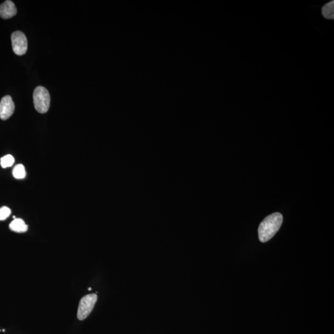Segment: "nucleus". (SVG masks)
<instances>
[{"label":"nucleus","mask_w":334,"mask_h":334,"mask_svg":"<svg viewBox=\"0 0 334 334\" xmlns=\"http://www.w3.org/2000/svg\"><path fill=\"white\" fill-rule=\"evenodd\" d=\"M283 223V216L276 213L266 217L259 225V239L262 243H266L273 238L280 229Z\"/></svg>","instance_id":"f257e3e1"},{"label":"nucleus","mask_w":334,"mask_h":334,"mask_svg":"<svg viewBox=\"0 0 334 334\" xmlns=\"http://www.w3.org/2000/svg\"><path fill=\"white\" fill-rule=\"evenodd\" d=\"M35 109L40 113H46L51 106V96L44 87L38 86L35 89L33 94Z\"/></svg>","instance_id":"f03ea898"},{"label":"nucleus","mask_w":334,"mask_h":334,"mask_svg":"<svg viewBox=\"0 0 334 334\" xmlns=\"http://www.w3.org/2000/svg\"><path fill=\"white\" fill-rule=\"evenodd\" d=\"M97 296L96 294H89L82 298L79 303L77 317L80 321L84 320L93 310L95 305L97 302Z\"/></svg>","instance_id":"7ed1b4c3"},{"label":"nucleus","mask_w":334,"mask_h":334,"mask_svg":"<svg viewBox=\"0 0 334 334\" xmlns=\"http://www.w3.org/2000/svg\"><path fill=\"white\" fill-rule=\"evenodd\" d=\"M12 50L17 56H22L27 51V40L26 35L21 31H15L11 35Z\"/></svg>","instance_id":"20e7f679"},{"label":"nucleus","mask_w":334,"mask_h":334,"mask_svg":"<svg viewBox=\"0 0 334 334\" xmlns=\"http://www.w3.org/2000/svg\"><path fill=\"white\" fill-rule=\"evenodd\" d=\"M15 106L11 97L6 96L0 101V118L2 120H6L13 114Z\"/></svg>","instance_id":"39448f33"},{"label":"nucleus","mask_w":334,"mask_h":334,"mask_svg":"<svg viewBox=\"0 0 334 334\" xmlns=\"http://www.w3.org/2000/svg\"><path fill=\"white\" fill-rule=\"evenodd\" d=\"M17 14V9L13 2L7 0L0 5V17L2 19H9Z\"/></svg>","instance_id":"423d86ee"},{"label":"nucleus","mask_w":334,"mask_h":334,"mask_svg":"<svg viewBox=\"0 0 334 334\" xmlns=\"http://www.w3.org/2000/svg\"><path fill=\"white\" fill-rule=\"evenodd\" d=\"M9 228L12 231L17 233H24L28 230V226L21 219H15L9 224Z\"/></svg>","instance_id":"0eeeda50"},{"label":"nucleus","mask_w":334,"mask_h":334,"mask_svg":"<svg viewBox=\"0 0 334 334\" xmlns=\"http://www.w3.org/2000/svg\"><path fill=\"white\" fill-rule=\"evenodd\" d=\"M322 13L326 19H333L334 17V1H332L326 4L323 7Z\"/></svg>","instance_id":"6e6552de"},{"label":"nucleus","mask_w":334,"mask_h":334,"mask_svg":"<svg viewBox=\"0 0 334 334\" xmlns=\"http://www.w3.org/2000/svg\"><path fill=\"white\" fill-rule=\"evenodd\" d=\"M12 174L15 178L16 179H23L26 177V172L25 169V167L22 164H19L15 166L13 170H12Z\"/></svg>","instance_id":"1a4fd4ad"},{"label":"nucleus","mask_w":334,"mask_h":334,"mask_svg":"<svg viewBox=\"0 0 334 334\" xmlns=\"http://www.w3.org/2000/svg\"><path fill=\"white\" fill-rule=\"evenodd\" d=\"M0 164L2 168L11 167L14 163V159L11 155H6L0 159Z\"/></svg>","instance_id":"9d476101"},{"label":"nucleus","mask_w":334,"mask_h":334,"mask_svg":"<svg viewBox=\"0 0 334 334\" xmlns=\"http://www.w3.org/2000/svg\"><path fill=\"white\" fill-rule=\"evenodd\" d=\"M11 213V209L6 206L2 207L0 208V221L6 220Z\"/></svg>","instance_id":"9b49d317"},{"label":"nucleus","mask_w":334,"mask_h":334,"mask_svg":"<svg viewBox=\"0 0 334 334\" xmlns=\"http://www.w3.org/2000/svg\"><path fill=\"white\" fill-rule=\"evenodd\" d=\"M88 290H92V288H89Z\"/></svg>","instance_id":"f8f14e48"}]
</instances>
